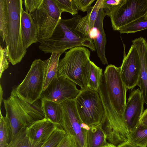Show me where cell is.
<instances>
[{
	"label": "cell",
	"mask_w": 147,
	"mask_h": 147,
	"mask_svg": "<svg viewBox=\"0 0 147 147\" xmlns=\"http://www.w3.org/2000/svg\"><path fill=\"white\" fill-rule=\"evenodd\" d=\"M108 146L109 147H117V146L109 143H108Z\"/></svg>",
	"instance_id": "obj_38"
},
{
	"label": "cell",
	"mask_w": 147,
	"mask_h": 147,
	"mask_svg": "<svg viewBox=\"0 0 147 147\" xmlns=\"http://www.w3.org/2000/svg\"><path fill=\"white\" fill-rule=\"evenodd\" d=\"M23 44L26 50L31 45L38 42V29L31 16L22 10L21 20Z\"/></svg>",
	"instance_id": "obj_17"
},
{
	"label": "cell",
	"mask_w": 147,
	"mask_h": 147,
	"mask_svg": "<svg viewBox=\"0 0 147 147\" xmlns=\"http://www.w3.org/2000/svg\"><path fill=\"white\" fill-rule=\"evenodd\" d=\"M146 16H147V15Z\"/></svg>",
	"instance_id": "obj_40"
},
{
	"label": "cell",
	"mask_w": 147,
	"mask_h": 147,
	"mask_svg": "<svg viewBox=\"0 0 147 147\" xmlns=\"http://www.w3.org/2000/svg\"><path fill=\"white\" fill-rule=\"evenodd\" d=\"M123 0H104L102 9L107 15L120 6Z\"/></svg>",
	"instance_id": "obj_31"
},
{
	"label": "cell",
	"mask_w": 147,
	"mask_h": 147,
	"mask_svg": "<svg viewBox=\"0 0 147 147\" xmlns=\"http://www.w3.org/2000/svg\"><path fill=\"white\" fill-rule=\"evenodd\" d=\"M140 123L147 125V109L143 112L140 120Z\"/></svg>",
	"instance_id": "obj_35"
},
{
	"label": "cell",
	"mask_w": 147,
	"mask_h": 147,
	"mask_svg": "<svg viewBox=\"0 0 147 147\" xmlns=\"http://www.w3.org/2000/svg\"><path fill=\"white\" fill-rule=\"evenodd\" d=\"M120 69L121 78L127 90L133 89L137 86L141 64L137 51L132 45L127 55L124 50L123 59Z\"/></svg>",
	"instance_id": "obj_12"
},
{
	"label": "cell",
	"mask_w": 147,
	"mask_h": 147,
	"mask_svg": "<svg viewBox=\"0 0 147 147\" xmlns=\"http://www.w3.org/2000/svg\"><path fill=\"white\" fill-rule=\"evenodd\" d=\"M78 10L83 12L87 11L95 0H74Z\"/></svg>",
	"instance_id": "obj_33"
},
{
	"label": "cell",
	"mask_w": 147,
	"mask_h": 147,
	"mask_svg": "<svg viewBox=\"0 0 147 147\" xmlns=\"http://www.w3.org/2000/svg\"><path fill=\"white\" fill-rule=\"evenodd\" d=\"M147 29V16L141 17L125 25L119 30L120 33H131Z\"/></svg>",
	"instance_id": "obj_26"
},
{
	"label": "cell",
	"mask_w": 147,
	"mask_h": 147,
	"mask_svg": "<svg viewBox=\"0 0 147 147\" xmlns=\"http://www.w3.org/2000/svg\"><path fill=\"white\" fill-rule=\"evenodd\" d=\"M0 103L1 105V103L2 101L3 100V90L1 85H0Z\"/></svg>",
	"instance_id": "obj_37"
},
{
	"label": "cell",
	"mask_w": 147,
	"mask_h": 147,
	"mask_svg": "<svg viewBox=\"0 0 147 147\" xmlns=\"http://www.w3.org/2000/svg\"><path fill=\"white\" fill-rule=\"evenodd\" d=\"M57 5L62 13L67 12L72 15H78V10L74 0H55Z\"/></svg>",
	"instance_id": "obj_28"
},
{
	"label": "cell",
	"mask_w": 147,
	"mask_h": 147,
	"mask_svg": "<svg viewBox=\"0 0 147 147\" xmlns=\"http://www.w3.org/2000/svg\"><path fill=\"white\" fill-rule=\"evenodd\" d=\"M26 128H22L6 147H40L44 143L33 141L27 135Z\"/></svg>",
	"instance_id": "obj_22"
},
{
	"label": "cell",
	"mask_w": 147,
	"mask_h": 147,
	"mask_svg": "<svg viewBox=\"0 0 147 147\" xmlns=\"http://www.w3.org/2000/svg\"><path fill=\"white\" fill-rule=\"evenodd\" d=\"M103 147H109L108 145L107 146H104Z\"/></svg>",
	"instance_id": "obj_39"
},
{
	"label": "cell",
	"mask_w": 147,
	"mask_h": 147,
	"mask_svg": "<svg viewBox=\"0 0 147 147\" xmlns=\"http://www.w3.org/2000/svg\"><path fill=\"white\" fill-rule=\"evenodd\" d=\"M56 147H76V146L72 137L66 134Z\"/></svg>",
	"instance_id": "obj_34"
},
{
	"label": "cell",
	"mask_w": 147,
	"mask_h": 147,
	"mask_svg": "<svg viewBox=\"0 0 147 147\" xmlns=\"http://www.w3.org/2000/svg\"><path fill=\"white\" fill-rule=\"evenodd\" d=\"M43 0H24L25 11L30 14L41 4Z\"/></svg>",
	"instance_id": "obj_32"
},
{
	"label": "cell",
	"mask_w": 147,
	"mask_h": 147,
	"mask_svg": "<svg viewBox=\"0 0 147 147\" xmlns=\"http://www.w3.org/2000/svg\"><path fill=\"white\" fill-rule=\"evenodd\" d=\"M107 15L102 8L99 10L94 27L89 35L93 39L98 56L104 65L108 64L105 54L106 38L103 26L104 18Z\"/></svg>",
	"instance_id": "obj_14"
},
{
	"label": "cell",
	"mask_w": 147,
	"mask_h": 147,
	"mask_svg": "<svg viewBox=\"0 0 147 147\" xmlns=\"http://www.w3.org/2000/svg\"><path fill=\"white\" fill-rule=\"evenodd\" d=\"M0 77L3 72L9 67L8 47L3 48L0 45Z\"/></svg>",
	"instance_id": "obj_30"
},
{
	"label": "cell",
	"mask_w": 147,
	"mask_h": 147,
	"mask_svg": "<svg viewBox=\"0 0 147 147\" xmlns=\"http://www.w3.org/2000/svg\"><path fill=\"white\" fill-rule=\"evenodd\" d=\"M8 15L7 0H0V35L8 46Z\"/></svg>",
	"instance_id": "obj_25"
},
{
	"label": "cell",
	"mask_w": 147,
	"mask_h": 147,
	"mask_svg": "<svg viewBox=\"0 0 147 147\" xmlns=\"http://www.w3.org/2000/svg\"></svg>",
	"instance_id": "obj_41"
},
{
	"label": "cell",
	"mask_w": 147,
	"mask_h": 147,
	"mask_svg": "<svg viewBox=\"0 0 147 147\" xmlns=\"http://www.w3.org/2000/svg\"><path fill=\"white\" fill-rule=\"evenodd\" d=\"M107 140L101 124L88 126L86 133V147H103L108 145Z\"/></svg>",
	"instance_id": "obj_19"
},
{
	"label": "cell",
	"mask_w": 147,
	"mask_h": 147,
	"mask_svg": "<svg viewBox=\"0 0 147 147\" xmlns=\"http://www.w3.org/2000/svg\"><path fill=\"white\" fill-rule=\"evenodd\" d=\"M147 15V0H123L121 5L108 15L113 30Z\"/></svg>",
	"instance_id": "obj_10"
},
{
	"label": "cell",
	"mask_w": 147,
	"mask_h": 147,
	"mask_svg": "<svg viewBox=\"0 0 147 147\" xmlns=\"http://www.w3.org/2000/svg\"><path fill=\"white\" fill-rule=\"evenodd\" d=\"M62 13L55 0H43L41 4L31 14L38 29V41L46 40L52 36Z\"/></svg>",
	"instance_id": "obj_7"
},
{
	"label": "cell",
	"mask_w": 147,
	"mask_h": 147,
	"mask_svg": "<svg viewBox=\"0 0 147 147\" xmlns=\"http://www.w3.org/2000/svg\"><path fill=\"white\" fill-rule=\"evenodd\" d=\"M63 119L61 125L73 138L76 147H86V133L88 126L83 123L78 112L75 99L61 103Z\"/></svg>",
	"instance_id": "obj_9"
},
{
	"label": "cell",
	"mask_w": 147,
	"mask_h": 147,
	"mask_svg": "<svg viewBox=\"0 0 147 147\" xmlns=\"http://www.w3.org/2000/svg\"><path fill=\"white\" fill-rule=\"evenodd\" d=\"M41 101L45 118L55 124L61 125L63 114L61 103L47 100Z\"/></svg>",
	"instance_id": "obj_20"
},
{
	"label": "cell",
	"mask_w": 147,
	"mask_h": 147,
	"mask_svg": "<svg viewBox=\"0 0 147 147\" xmlns=\"http://www.w3.org/2000/svg\"><path fill=\"white\" fill-rule=\"evenodd\" d=\"M84 75L88 87L92 90L98 91L102 79V69L90 60L84 68Z\"/></svg>",
	"instance_id": "obj_18"
},
{
	"label": "cell",
	"mask_w": 147,
	"mask_h": 147,
	"mask_svg": "<svg viewBox=\"0 0 147 147\" xmlns=\"http://www.w3.org/2000/svg\"><path fill=\"white\" fill-rule=\"evenodd\" d=\"M45 61L35 60L22 82L16 88L18 94L30 103L40 99L43 90Z\"/></svg>",
	"instance_id": "obj_8"
},
{
	"label": "cell",
	"mask_w": 147,
	"mask_h": 147,
	"mask_svg": "<svg viewBox=\"0 0 147 147\" xmlns=\"http://www.w3.org/2000/svg\"><path fill=\"white\" fill-rule=\"evenodd\" d=\"M90 14L88 13L86 15L82 17L80 19L76 25V29L84 36L89 37L90 31Z\"/></svg>",
	"instance_id": "obj_29"
},
{
	"label": "cell",
	"mask_w": 147,
	"mask_h": 147,
	"mask_svg": "<svg viewBox=\"0 0 147 147\" xmlns=\"http://www.w3.org/2000/svg\"><path fill=\"white\" fill-rule=\"evenodd\" d=\"M127 142L139 147H146L147 125L140 123L130 133Z\"/></svg>",
	"instance_id": "obj_23"
},
{
	"label": "cell",
	"mask_w": 147,
	"mask_h": 147,
	"mask_svg": "<svg viewBox=\"0 0 147 147\" xmlns=\"http://www.w3.org/2000/svg\"><path fill=\"white\" fill-rule=\"evenodd\" d=\"M59 125L45 118L34 121L27 127L26 134L31 140L44 143L49 139Z\"/></svg>",
	"instance_id": "obj_16"
},
{
	"label": "cell",
	"mask_w": 147,
	"mask_h": 147,
	"mask_svg": "<svg viewBox=\"0 0 147 147\" xmlns=\"http://www.w3.org/2000/svg\"><path fill=\"white\" fill-rule=\"evenodd\" d=\"M127 90L120 75V67L108 65L98 91L105 110V120L111 121L123 118Z\"/></svg>",
	"instance_id": "obj_1"
},
{
	"label": "cell",
	"mask_w": 147,
	"mask_h": 147,
	"mask_svg": "<svg viewBox=\"0 0 147 147\" xmlns=\"http://www.w3.org/2000/svg\"><path fill=\"white\" fill-rule=\"evenodd\" d=\"M81 17V15H78L71 18L60 20L50 38L38 41L39 49L45 53H53L61 55L68 49L85 46L94 51L96 49L92 40L76 29Z\"/></svg>",
	"instance_id": "obj_2"
},
{
	"label": "cell",
	"mask_w": 147,
	"mask_h": 147,
	"mask_svg": "<svg viewBox=\"0 0 147 147\" xmlns=\"http://www.w3.org/2000/svg\"><path fill=\"white\" fill-rule=\"evenodd\" d=\"M61 55L52 53L50 57L44 60L45 68L43 90L47 87L54 78L57 76L59 59Z\"/></svg>",
	"instance_id": "obj_21"
},
{
	"label": "cell",
	"mask_w": 147,
	"mask_h": 147,
	"mask_svg": "<svg viewBox=\"0 0 147 147\" xmlns=\"http://www.w3.org/2000/svg\"><path fill=\"white\" fill-rule=\"evenodd\" d=\"M3 101L13 137L22 128L45 118L41 100L30 103L18 94L15 88H13L10 96Z\"/></svg>",
	"instance_id": "obj_3"
},
{
	"label": "cell",
	"mask_w": 147,
	"mask_h": 147,
	"mask_svg": "<svg viewBox=\"0 0 147 147\" xmlns=\"http://www.w3.org/2000/svg\"><path fill=\"white\" fill-rule=\"evenodd\" d=\"M8 15V61L13 65L21 62L26 52L23 46L21 20L22 0H7Z\"/></svg>",
	"instance_id": "obj_4"
},
{
	"label": "cell",
	"mask_w": 147,
	"mask_h": 147,
	"mask_svg": "<svg viewBox=\"0 0 147 147\" xmlns=\"http://www.w3.org/2000/svg\"><path fill=\"white\" fill-rule=\"evenodd\" d=\"M66 133L61 125H59L49 139L40 147H56Z\"/></svg>",
	"instance_id": "obj_27"
},
{
	"label": "cell",
	"mask_w": 147,
	"mask_h": 147,
	"mask_svg": "<svg viewBox=\"0 0 147 147\" xmlns=\"http://www.w3.org/2000/svg\"><path fill=\"white\" fill-rule=\"evenodd\" d=\"M117 147H139L132 144L128 142L121 143L117 146Z\"/></svg>",
	"instance_id": "obj_36"
},
{
	"label": "cell",
	"mask_w": 147,
	"mask_h": 147,
	"mask_svg": "<svg viewBox=\"0 0 147 147\" xmlns=\"http://www.w3.org/2000/svg\"><path fill=\"white\" fill-rule=\"evenodd\" d=\"M90 52L84 47H77L65 52L59 61L57 76L63 77L79 86L80 90L88 87L84 75V68L90 61Z\"/></svg>",
	"instance_id": "obj_5"
},
{
	"label": "cell",
	"mask_w": 147,
	"mask_h": 147,
	"mask_svg": "<svg viewBox=\"0 0 147 147\" xmlns=\"http://www.w3.org/2000/svg\"><path fill=\"white\" fill-rule=\"evenodd\" d=\"M0 147H6L11 142L13 137L9 120L5 116L4 117L0 111Z\"/></svg>",
	"instance_id": "obj_24"
},
{
	"label": "cell",
	"mask_w": 147,
	"mask_h": 147,
	"mask_svg": "<svg viewBox=\"0 0 147 147\" xmlns=\"http://www.w3.org/2000/svg\"><path fill=\"white\" fill-rule=\"evenodd\" d=\"M80 90L75 100L81 120L89 126L101 124L105 118V112L98 92L88 87Z\"/></svg>",
	"instance_id": "obj_6"
},
{
	"label": "cell",
	"mask_w": 147,
	"mask_h": 147,
	"mask_svg": "<svg viewBox=\"0 0 147 147\" xmlns=\"http://www.w3.org/2000/svg\"><path fill=\"white\" fill-rule=\"evenodd\" d=\"M76 85L63 77L56 76L43 91L40 99L61 103L67 100L75 99L81 91Z\"/></svg>",
	"instance_id": "obj_11"
},
{
	"label": "cell",
	"mask_w": 147,
	"mask_h": 147,
	"mask_svg": "<svg viewBox=\"0 0 147 147\" xmlns=\"http://www.w3.org/2000/svg\"><path fill=\"white\" fill-rule=\"evenodd\" d=\"M132 41L138 54L141 64L137 86L140 88L144 102L147 107V42L142 37Z\"/></svg>",
	"instance_id": "obj_15"
},
{
	"label": "cell",
	"mask_w": 147,
	"mask_h": 147,
	"mask_svg": "<svg viewBox=\"0 0 147 147\" xmlns=\"http://www.w3.org/2000/svg\"><path fill=\"white\" fill-rule=\"evenodd\" d=\"M144 103L140 89L130 93L123 114L124 122L130 134L140 123L144 112Z\"/></svg>",
	"instance_id": "obj_13"
}]
</instances>
